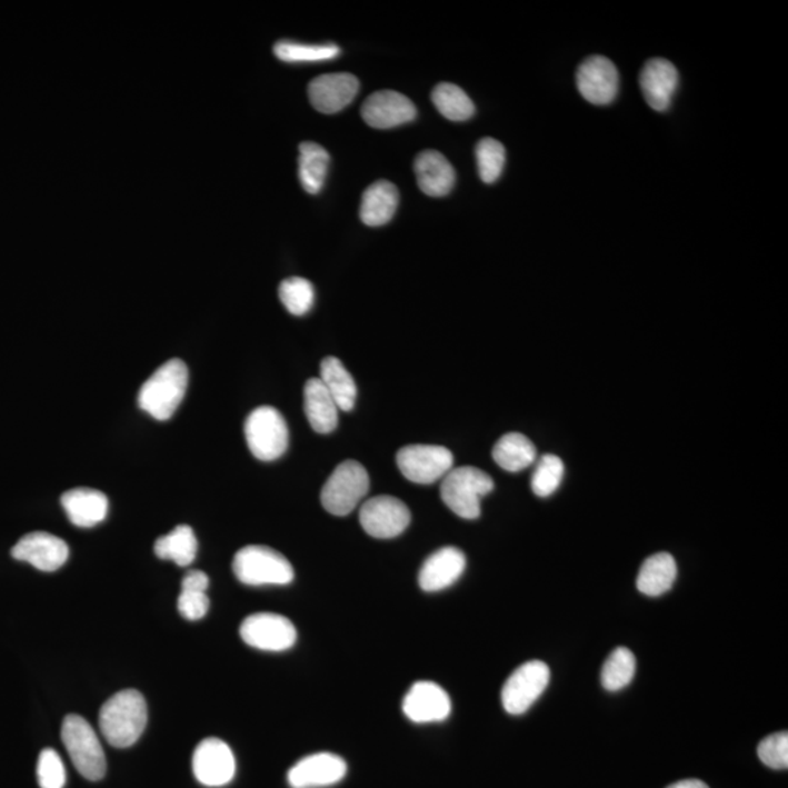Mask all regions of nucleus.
<instances>
[{
	"label": "nucleus",
	"instance_id": "a211bd4d",
	"mask_svg": "<svg viewBox=\"0 0 788 788\" xmlns=\"http://www.w3.org/2000/svg\"><path fill=\"white\" fill-rule=\"evenodd\" d=\"M403 712L418 725L445 721L451 715V699L440 685L421 680L413 684L405 697Z\"/></svg>",
	"mask_w": 788,
	"mask_h": 788
},
{
	"label": "nucleus",
	"instance_id": "39448f33",
	"mask_svg": "<svg viewBox=\"0 0 788 788\" xmlns=\"http://www.w3.org/2000/svg\"><path fill=\"white\" fill-rule=\"evenodd\" d=\"M370 491L367 469L356 460L342 461L321 489V506L330 515H351Z\"/></svg>",
	"mask_w": 788,
	"mask_h": 788
},
{
	"label": "nucleus",
	"instance_id": "9b49d317",
	"mask_svg": "<svg viewBox=\"0 0 788 788\" xmlns=\"http://www.w3.org/2000/svg\"><path fill=\"white\" fill-rule=\"evenodd\" d=\"M240 636L247 646L263 651H287L297 642V629L277 614H255L245 619Z\"/></svg>",
	"mask_w": 788,
	"mask_h": 788
},
{
	"label": "nucleus",
	"instance_id": "f8f14e48",
	"mask_svg": "<svg viewBox=\"0 0 788 788\" xmlns=\"http://www.w3.org/2000/svg\"><path fill=\"white\" fill-rule=\"evenodd\" d=\"M193 774L200 785L222 787L236 776V758L230 746L217 738L200 741L193 754Z\"/></svg>",
	"mask_w": 788,
	"mask_h": 788
},
{
	"label": "nucleus",
	"instance_id": "ddd939ff",
	"mask_svg": "<svg viewBox=\"0 0 788 788\" xmlns=\"http://www.w3.org/2000/svg\"><path fill=\"white\" fill-rule=\"evenodd\" d=\"M578 91L595 106H608L619 91V73L612 60L605 56H590L577 71Z\"/></svg>",
	"mask_w": 788,
	"mask_h": 788
},
{
	"label": "nucleus",
	"instance_id": "c756f323",
	"mask_svg": "<svg viewBox=\"0 0 788 788\" xmlns=\"http://www.w3.org/2000/svg\"><path fill=\"white\" fill-rule=\"evenodd\" d=\"M432 102L437 110L451 121H466L473 118V101L455 83H438L432 91Z\"/></svg>",
	"mask_w": 788,
	"mask_h": 788
},
{
	"label": "nucleus",
	"instance_id": "aec40b11",
	"mask_svg": "<svg viewBox=\"0 0 788 788\" xmlns=\"http://www.w3.org/2000/svg\"><path fill=\"white\" fill-rule=\"evenodd\" d=\"M466 570V557L460 549L446 547L438 549L423 562L419 571V586L428 594L449 589Z\"/></svg>",
	"mask_w": 788,
	"mask_h": 788
},
{
	"label": "nucleus",
	"instance_id": "e433bc0d",
	"mask_svg": "<svg viewBox=\"0 0 788 788\" xmlns=\"http://www.w3.org/2000/svg\"><path fill=\"white\" fill-rule=\"evenodd\" d=\"M758 757L769 768L786 769L788 767L787 731L767 736L758 745Z\"/></svg>",
	"mask_w": 788,
	"mask_h": 788
},
{
	"label": "nucleus",
	"instance_id": "b1692460",
	"mask_svg": "<svg viewBox=\"0 0 788 788\" xmlns=\"http://www.w3.org/2000/svg\"><path fill=\"white\" fill-rule=\"evenodd\" d=\"M305 410L312 430L330 433L339 422V408L320 379H310L305 387Z\"/></svg>",
	"mask_w": 788,
	"mask_h": 788
},
{
	"label": "nucleus",
	"instance_id": "0eeeda50",
	"mask_svg": "<svg viewBox=\"0 0 788 788\" xmlns=\"http://www.w3.org/2000/svg\"><path fill=\"white\" fill-rule=\"evenodd\" d=\"M247 446L256 459L278 460L286 455L289 431L286 418L278 409L260 407L249 415L245 423Z\"/></svg>",
	"mask_w": 788,
	"mask_h": 788
},
{
	"label": "nucleus",
	"instance_id": "412c9836",
	"mask_svg": "<svg viewBox=\"0 0 788 788\" xmlns=\"http://www.w3.org/2000/svg\"><path fill=\"white\" fill-rule=\"evenodd\" d=\"M419 189L431 198L447 196L455 188L456 171L453 166L438 151H423L419 153L413 164Z\"/></svg>",
	"mask_w": 788,
	"mask_h": 788
},
{
	"label": "nucleus",
	"instance_id": "a878e982",
	"mask_svg": "<svg viewBox=\"0 0 788 788\" xmlns=\"http://www.w3.org/2000/svg\"><path fill=\"white\" fill-rule=\"evenodd\" d=\"M320 380L332 395L339 410L351 412L357 402V385L351 372L345 368L340 359L326 357L320 366Z\"/></svg>",
	"mask_w": 788,
	"mask_h": 788
},
{
	"label": "nucleus",
	"instance_id": "2eb2a0df",
	"mask_svg": "<svg viewBox=\"0 0 788 788\" xmlns=\"http://www.w3.org/2000/svg\"><path fill=\"white\" fill-rule=\"evenodd\" d=\"M347 762L338 755L321 752L302 758L288 772L292 788H323L338 785L347 776Z\"/></svg>",
	"mask_w": 788,
	"mask_h": 788
},
{
	"label": "nucleus",
	"instance_id": "58836bf2",
	"mask_svg": "<svg viewBox=\"0 0 788 788\" xmlns=\"http://www.w3.org/2000/svg\"><path fill=\"white\" fill-rule=\"evenodd\" d=\"M208 587L209 577L199 570L189 571L181 581V590L186 591H205L207 594Z\"/></svg>",
	"mask_w": 788,
	"mask_h": 788
},
{
	"label": "nucleus",
	"instance_id": "4468645a",
	"mask_svg": "<svg viewBox=\"0 0 788 788\" xmlns=\"http://www.w3.org/2000/svg\"><path fill=\"white\" fill-rule=\"evenodd\" d=\"M18 561L31 563L37 570L53 572L67 563L68 543L48 531L28 533L11 550Z\"/></svg>",
	"mask_w": 788,
	"mask_h": 788
},
{
	"label": "nucleus",
	"instance_id": "9d476101",
	"mask_svg": "<svg viewBox=\"0 0 788 788\" xmlns=\"http://www.w3.org/2000/svg\"><path fill=\"white\" fill-rule=\"evenodd\" d=\"M409 508L399 498L379 496L362 503L359 521L367 535L376 539H393L410 525Z\"/></svg>",
	"mask_w": 788,
	"mask_h": 788
},
{
	"label": "nucleus",
	"instance_id": "4c0bfd02",
	"mask_svg": "<svg viewBox=\"0 0 788 788\" xmlns=\"http://www.w3.org/2000/svg\"><path fill=\"white\" fill-rule=\"evenodd\" d=\"M179 612L189 621H199L209 610V598L205 591L181 590L179 596Z\"/></svg>",
	"mask_w": 788,
	"mask_h": 788
},
{
	"label": "nucleus",
	"instance_id": "473e14b6",
	"mask_svg": "<svg viewBox=\"0 0 788 788\" xmlns=\"http://www.w3.org/2000/svg\"><path fill=\"white\" fill-rule=\"evenodd\" d=\"M279 298L291 315L305 316L315 305V287L305 278H288L279 286Z\"/></svg>",
	"mask_w": 788,
	"mask_h": 788
},
{
	"label": "nucleus",
	"instance_id": "dca6fc26",
	"mask_svg": "<svg viewBox=\"0 0 788 788\" xmlns=\"http://www.w3.org/2000/svg\"><path fill=\"white\" fill-rule=\"evenodd\" d=\"M359 91V81L352 73H328L312 79L309 86L311 106L325 114L347 109Z\"/></svg>",
	"mask_w": 788,
	"mask_h": 788
},
{
	"label": "nucleus",
	"instance_id": "c85d7f7f",
	"mask_svg": "<svg viewBox=\"0 0 788 788\" xmlns=\"http://www.w3.org/2000/svg\"><path fill=\"white\" fill-rule=\"evenodd\" d=\"M158 558L170 559L179 567H189L198 553V539L190 526L180 525L156 542Z\"/></svg>",
	"mask_w": 788,
	"mask_h": 788
},
{
	"label": "nucleus",
	"instance_id": "f3484780",
	"mask_svg": "<svg viewBox=\"0 0 788 788\" xmlns=\"http://www.w3.org/2000/svg\"><path fill=\"white\" fill-rule=\"evenodd\" d=\"M362 119L375 129L398 128L417 118V107L400 92L377 91L362 106Z\"/></svg>",
	"mask_w": 788,
	"mask_h": 788
},
{
	"label": "nucleus",
	"instance_id": "bb28decb",
	"mask_svg": "<svg viewBox=\"0 0 788 788\" xmlns=\"http://www.w3.org/2000/svg\"><path fill=\"white\" fill-rule=\"evenodd\" d=\"M536 447L523 433L510 432L501 437L493 446L492 457L496 463L507 472H521L535 463Z\"/></svg>",
	"mask_w": 788,
	"mask_h": 788
},
{
	"label": "nucleus",
	"instance_id": "7ed1b4c3",
	"mask_svg": "<svg viewBox=\"0 0 788 788\" xmlns=\"http://www.w3.org/2000/svg\"><path fill=\"white\" fill-rule=\"evenodd\" d=\"M493 489V480L488 473L472 466L453 468L441 480L440 493L446 506L465 520H477L480 501Z\"/></svg>",
	"mask_w": 788,
	"mask_h": 788
},
{
	"label": "nucleus",
	"instance_id": "72a5a7b5",
	"mask_svg": "<svg viewBox=\"0 0 788 788\" xmlns=\"http://www.w3.org/2000/svg\"><path fill=\"white\" fill-rule=\"evenodd\" d=\"M477 161L483 183H496L506 166V148L497 139L483 138L477 147Z\"/></svg>",
	"mask_w": 788,
	"mask_h": 788
},
{
	"label": "nucleus",
	"instance_id": "f257e3e1",
	"mask_svg": "<svg viewBox=\"0 0 788 788\" xmlns=\"http://www.w3.org/2000/svg\"><path fill=\"white\" fill-rule=\"evenodd\" d=\"M98 721L102 736L111 746L129 748L137 744L147 727V701L141 692L126 689L102 706Z\"/></svg>",
	"mask_w": 788,
	"mask_h": 788
},
{
	"label": "nucleus",
	"instance_id": "5701e85b",
	"mask_svg": "<svg viewBox=\"0 0 788 788\" xmlns=\"http://www.w3.org/2000/svg\"><path fill=\"white\" fill-rule=\"evenodd\" d=\"M399 190L391 181L379 180L363 191L359 217L368 227H382L398 211Z\"/></svg>",
	"mask_w": 788,
	"mask_h": 788
},
{
	"label": "nucleus",
	"instance_id": "6ab92c4d",
	"mask_svg": "<svg viewBox=\"0 0 788 788\" xmlns=\"http://www.w3.org/2000/svg\"><path fill=\"white\" fill-rule=\"evenodd\" d=\"M679 73L675 64L666 59H651L640 74V87L647 104L656 111L670 109L678 90Z\"/></svg>",
	"mask_w": 788,
	"mask_h": 788
},
{
	"label": "nucleus",
	"instance_id": "1a4fd4ad",
	"mask_svg": "<svg viewBox=\"0 0 788 788\" xmlns=\"http://www.w3.org/2000/svg\"><path fill=\"white\" fill-rule=\"evenodd\" d=\"M396 461L410 482L431 485L453 469L455 457L446 447L415 445L402 447L396 455Z\"/></svg>",
	"mask_w": 788,
	"mask_h": 788
},
{
	"label": "nucleus",
	"instance_id": "f704fd0d",
	"mask_svg": "<svg viewBox=\"0 0 788 788\" xmlns=\"http://www.w3.org/2000/svg\"><path fill=\"white\" fill-rule=\"evenodd\" d=\"M563 478V461L555 455H545L540 457L538 465L531 477V489L535 496L548 498L561 485Z\"/></svg>",
	"mask_w": 788,
	"mask_h": 788
},
{
	"label": "nucleus",
	"instance_id": "cd10ccee",
	"mask_svg": "<svg viewBox=\"0 0 788 788\" xmlns=\"http://www.w3.org/2000/svg\"><path fill=\"white\" fill-rule=\"evenodd\" d=\"M329 164V152L321 144L315 142L300 144L298 176H300L301 186L307 193H320V190L323 189L326 177H328Z\"/></svg>",
	"mask_w": 788,
	"mask_h": 788
},
{
	"label": "nucleus",
	"instance_id": "c9c22d12",
	"mask_svg": "<svg viewBox=\"0 0 788 788\" xmlns=\"http://www.w3.org/2000/svg\"><path fill=\"white\" fill-rule=\"evenodd\" d=\"M37 778L41 788H63L67 785V771L56 750L44 749L40 754Z\"/></svg>",
	"mask_w": 788,
	"mask_h": 788
},
{
	"label": "nucleus",
	"instance_id": "f03ea898",
	"mask_svg": "<svg viewBox=\"0 0 788 788\" xmlns=\"http://www.w3.org/2000/svg\"><path fill=\"white\" fill-rule=\"evenodd\" d=\"M189 385V368L179 358L170 359L143 382L139 408L158 421H167L183 402Z\"/></svg>",
	"mask_w": 788,
	"mask_h": 788
},
{
	"label": "nucleus",
	"instance_id": "4be33fe9",
	"mask_svg": "<svg viewBox=\"0 0 788 788\" xmlns=\"http://www.w3.org/2000/svg\"><path fill=\"white\" fill-rule=\"evenodd\" d=\"M64 511L78 527H94L106 519L109 500L104 493L91 488H74L62 496Z\"/></svg>",
	"mask_w": 788,
	"mask_h": 788
},
{
	"label": "nucleus",
	"instance_id": "393cba45",
	"mask_svg": "<svg viewBox=\"0 0 788 788\" xmlns=\"http://www.w3.org/2000/svg\"><path fill=\"white\" fill-rule=\"evenodd\" d=\"M676 576H678V567L670 553L651 555L638 572L637 589L642 595L657 598V596L668 594L675 585Z\"/></svg>",
	"mask_w": 788,
	"mask_h": 788
},
{
	"label": "nucleus",
	"instance_id": "20e7f679",
	"mask_svg": "<svg viewBox=\"0 0 788 788\" xmlns=\"http://www.w3.org/2000/svg\"><path fill=\"white\" fill-rule=\"evenodd\" d=\"M232 571L247 586H287L296 576L282 553L262 545L240 549L232 561Z\"/></svg>",
	"mask_w": 788,
	"mask_h": 788
},
{
	"label": "nucleus",
	"instance_id": "2f4dec72",
	"mask_svg": "<svg viewBox=\"0 0 788 788\" xmlns=\"http://www.w3.org/2000/svg\"><path fill=\"white\" fill-rule=\"evenodd\" d=\"M636 657L628 648L619 647L605 661L601 685L606 691L618 692L632 682L636 675Z\"/></svg>",
	"mask_w": 788,
	"mask_h": 788
},
{
	"label": "nucleus",
	"instance_id": "ea45409f",
	"mask_svg": "<svg viewBox=\"0 0 788 788\" xmlns=\"http://www.w3.org/2000/svg\"><path fill=\"white\" fill-rule=\"evenodd\" d=\"M668 788H710V787H708L706 785V782H704V781L684 780V781L675 782V785H671Z\"/></svg>",
	"mask_w": 788,
	"mask_h": 788
},
{
	"label": "nucleus",
	"instance_id": "7c9ffc66",
	"mask_svg": "<svg viewBox=\"0 0 788 788\" xmlns=\"http://www.w3.org/2000/svg\"><path fill=\"white\" fill-rule=\"evenodd\" d=\"M275 56L287 63H319L339 58L340 48L333 43L302 44L279 41L275 44Z\"/></svg>",
	"mask_w": 788,
	"mask_h": 788
},
{
	"label": "nucleus",
	"instance_id": "6e6552de",
	"mask_svg": "<svg viewBox=\"0 0 788 788\" xmlns=\"http://www.w3.org/2000/svg\"><path fill=\"white\" fill-rule=\"evenodd\" d=\"M550 670L543 661L533 660L512 671L503 684L501 701L503 710L511 716L525 715L548 688Z\"/></svg>",
	"mask_w": 788,
	"mask_h": 788
},
{
	"label": "nucleus",
	"instance_id": "423d86ee",
	"mask_svg": "<svg viewBox=\"0 0 788 788\" xmlns=\"http://www.w3.org/2000/svg\"><path fill=\"white\" fill-rule=\"evenodd\" d=\"M62 740L74 768L83 778L100 781L106 776L104 749L90 722L79 716H68L63 720Z\"/></svg>",
	"mask_w": 788,
	"mask_h": 788
}]
</instances>
